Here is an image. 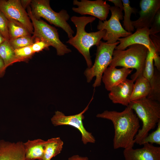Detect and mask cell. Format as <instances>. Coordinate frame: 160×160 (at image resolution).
Wrapping results in <instances>:
<instances>
[{
	"label": "cell",
	"mask_w": 160,
	"mask_h": 160,
	"mask_svg": "<svg viewBox=\"0 0 160 160\" xmlns=\"http://www.w3.org/2000/svg\"><path fill=\"white\" fill-rule=\"evenodd\" d=\"M96 116L112 122L114 129L113 139L114 149L133 148L135 137L140 125L139 118L129 106L121 112L106 110L97 114Z\"/></svg>",
	"instance_id": "1"
},
{
	"label": "cell",
	"mask_w": 160,
	"mask_h": 160,
	"mask_svg": "<svg viewBox=\"0 0 160 160\" xmlns=\"http://www.w3.org/2000/svg\"><path fill=\"white\" fill-rule=\"evenodd\" d=\"M96 18L93 16H72L71 20L76 29V35L66 41L76 48L84 57L88 68L92 65L90 49L92 46L99 44L106 33L105 30H100L95 32L88 33L85 30L86 25L92 23Z\"/></svg>",
	"instance_id": "2"
},
{
	"label": "cell",
	"mask_w": 160,
	"mask_h": 160,
	"mask_svg": "<svg viewBox=\"0 0 160 160\" xmlns=\"http://www.w3.org/2000/svg\"><path fill=\"white\" fill-rule=\"evenodd\" d=\"M128 106L135 111L142 123V127L134 139L135 143L139 144L160 121V103L144 97L131 101Z\"/></svg>",
	"instance_id": "3"
},
{
	"label": "cell",
	"mask_w": 160,
	"mask_h": 160,
	"mask_svg": "<svg viewBox=\"0 0 160 160\" xmlns=\"http://www.w3.org/2000/svg\"><path fill=\"white\" fill-rule=\"evenodd\" d=\"M128 47L126 50L114 49L109 66L135 69V72L131 76V79L135 81L143 75L148 50L145 46L140 44L132 45Z\"/></svg>",
	"instance_id": "4"
},
{
	"label": "cell",
	"mask_w": 160,
	"mask_h": 160,
	"mask_svg": "<svg viewBox=\"0 0 160 160\" xmlns=\"http://www.w3.org/2000/svg\"><path fill=\"white\" fill-rule=\"evenodd\" d=\"M49 0H31L30 5L33 16L37 19L44 18L50 24L60 28L70 39L74 32L67 21L70 15L66 10L62 9L59 12L54 11L51 7Z\"/></svg>",
	"instance_id": "5"
},
{
	"label": "cell",
	"mask_w": 160,
	"mask_h": 160,
	"mask_svg": "<svg viewBox=\"0 0 160 160\" xmlns=\"http://www.w3.org/2000/svg\"><path fill=\"white\" fill-rule=\"evenodd\" d=\"M119 43V41L113 44H108L100 41L97 47L94 63L90 68H87L84 72L88 83L90 82L94 77H96L93 84L94 87L101 85L103 73L111 63L113 51Z\"/></svg>",
	"instance_id": "6"
},
{
	"label": "cell",
	"mask_w": 160,
	"mask_h": 160,
	"mask_svg": "<svg viewBox=\"0 0 160 160\" xmlns=\"http://www.w3.org/2000/svg\"><path fill=\"white\" fill-rule=\"evenodd\" d=\"M28 14L32 21L34 38L43 40L50 46L54 47L57 55L60 56L71 52V50L60 40L57 30L40 19H36L33 15L30 7H28Z\"/></svg>",
	"instance_id": "7"
},
{
	"label": "cell",
	"mask_w": 160,
	"mask_h": 160,
	"mask_svg": "<svg viewBox=\"0 0 160 160\" xmlns=\"http://www.w3.org/2000/svg\"><path fill=\"white\" fill-rule=\"evenodd\" d=\"M111 15L108 20H99L97 26L99 30H105L106 33L103 39L108 44L117 42L121 37H125L132 34L126 31L121 25L120 20H122L123 15L120 9L114 6H111Z\"/></svg>",
	"instance_id": "8"
},
{
	"label": "cell",
	"mask_w": 160,
	"mask_h": 160,
	"mask_svg": "<svg viewBox=\"0 0 160 160\" xmlns=\"http://www.w3.org/2000/svg\"><path fill=\"white\" fill-rule=\"evenodd\" d=\"M93 95L89 103L85 108L80 113L72 115L65 116L62 112L57 111L51 118V121L55 126L68 125L78 129L81 135V140L85 145L88 143H94L95 140L91 132L87 131L84 127L83 120L84 113L88 109L89 105L93 99Z\"/></svg>",
	"instance_id": "9"
},
{
	"label": "cell",
	"mask_w": 160,
	"mask_h": 160,
	"mask_svg": "<svg viewBox=\"0 0 160 160\" xmlns=\"http://www.w3.org/2000/svg\"><path fill=\"white\" fill-rule=\"evenodd\" d=\"M0 11L8 19L15 20L23 24L31 34L33 28L28 13L19 0H0Z\"/></svg>",
	"instance_id": "10"
},
{
	"label": "cell",
	"mask_w": 160,
	"mask_h": 160,
	"mask_svg": "<svg viewBox=\"0 0 160 160\" xmlns=\"http://www.w3.org/2000/svg\"><path fill=\"white\" fill-rule=\"evenodd\" d=\"M73 4L78 7H72V10L75 12L81 15H91L102 21L106 20L111 7L106 1L103 0H74Z\"/></svg>",
	"instance_id": "11"
},
{
	"label": "cell",
	"mask_w": 160,
	"mask_h": 160,
	"mask_svg": "<svg viewBox=\"0 0 160 160\" xmlns=\"http://www.w3.org/2000/svg\"><path fill=\"white\" fill-rule=\"evenodd\" d=\"M140 6V17L136 20L132 21V24L137 29L150 28L154 16L160 9V0H141Z\"/></svg>",
	"instance_id": "12"
},
{
	"label": "cell",
	"mask_w": 160,
	"mask_h": 160,
	"mask_svg": "<svg viewBox=\"0 0 160 160\" xmlns=\"http://www.w3.org/2000/svg\"><path fill=\"white\" fill-rule=\"evenodd\" d=\"M149 29L146 28L137 29L133 33L119 39L118 41L119 43L115 49L124 50L132 45L140 44L145 46L149 51L153 50L157 52L155 46L150 38Z\"/></svg>",
	"instance_id": "13"
},
{
	"label": "cell",
	"mask_w": 160,
	"mask_h": 160,
	"mask_svg": "<svg viewBox=\"0 0 160 160\" xmlns=\"http://www.w3.org/2000/svg\"><path fill=\"white\" fill-rule=\"evenodd\" d=\"M143 148L134 149L131 148L124 149L125 160H160V147L152 144H144Z\"/></svg>",
	"instance_id": "14"
},
{
	"label": "cell",
	"mask_w": 160,
	"mask_h": 160,
	"mask_svg": "<svg viewBox=\"0 0 160 160\" xmlns=\"http://www.w3.org/2000/svg\"><path fill=\"white\" fill-rule=\"evenodd\" d=\"M134 82L132 79H127L112 88L108 94L110 99L114 103L119 104L127 107L130 102Z\"/></svg>",
	"instance_id": "15"
},
{
	"label": "cell",
	"mask_w": 160,
	"mask_h": 160,
	"mask_svg": "<svg viewBox=\"0 0 160 160\" xmlns=\"http://www.w3.org/2000/svg\"><path fill=\"white\" fill-rule=\"evenodd\" d=\"M132 71L130 69L124 67L117 68L109 66L104 72L102 81L104 84L106 89L110 91L112 88L127 79V77Z\"/></svg>",
	"instance_id": "16"
},
{
	"label": "cell",
	"mask_w": 160,
	"mask_h": 160,
	"mask_svg": "<svg viewBox=\"0 0 160 160\" xmlns=\"http://www.w3.org/2000/svg\"><path fill=\"white\" fill-rule=\"evenodd\" d=\"M24 143L0 140V160H25Z\"/></svg>",
	"instance_id": "17"
},
{
	"label": "cell",
	"mask_w": 160,
	"mask_h": 160,
	"mask_svg": "<svg viewBox=\"0 0 160 160\" xmlns=\"http://www.w3.org/2000/svg\"><path fill=\"white\" fill-rule=\"evenodd\" d=\"M45 141L40 139L28 140L24 143L25 159L43 160Z\"/></svg>",
	"instance_id": "18"
},
{
	"label": "cell",
	"mask_w": 160,
	"mask_h": 160,
	"mask_svg": "<svg viewBox=\"0 0 160 160\" xmlns=\"http://www.w3.org/2000/svg\"><path fill=\"white\" fill-rule=\"evenodd\" d=\"M130 99V102L147 97L150 90L149 81L143 75L135 80Z\"/></svg>",
	"instance_id": "19"
},
{
	"label": "cell",
	"mask_w": 160,
	"mask_h": 160,
	"mask_svg": "<svg viewBox=\"0 0 160 160\" xmlns=\"http://www.w3.org/2000/svg\"><path fill=\"white\" fill-rule=\"evenodd\" d=\"M63 142L60 137L50 138L45 141L43 160H51L62 151Z\"/></svg>",
	"instance_id": "20"
},
{
	"label": "cell",
	"mask_w": 160,
	"mask_h": 160,
	"mask_svg": "<svg viewBox=\"0 0 160 160\" xmlns=\"http://www.w3.org/2000/svg\"><path fill=\"white\" fill-rule=\"evenodd\" d=\"M0 56L4 61L6 69L13 63L19 62L15 56L14 49L8 40H6L0 45Z\"/></svg>",
	"instance_id": "21"
},
{
	"label": "cell",
	"mask_w": 160,
	"mask_h": 160,
	"mask_svg": "<svg viewBox=\"0 0 160 160\" xmlns=\"http://www.w3.org/2000/svg\"><path fill=\"white\" fill-rule=\"evenodd\" d=\"M8 29L9 39L31 36V34L23 24L13 19H8Z\"/></svg>",
	"instance_id": "22"
},
{
	"label": "cell",
	"mask_w": 160,
	"mask_h": 160,
	"mask_svg": "<svg viewBox=\"0 0 160 160\" xmlns=\"http://www.w3.org/2000/svg\"><path fill=\"white\" fill-rule=\"evenodd\" d=\"M150 90L147 98L160 102V71L154 68L153 75L149 81Z\"/></svg>",
	"instance_id": "23"
},
{
	"label": "cell",
	"mask_w": 160,
	"mask_h": 160,
	"mask_svg": "<svg viewBox=\"0 0 160 160\" xmlns=\"http://www.w3.org/2000/svg\"><path fill=\"white\" fill-rule=\"evenodd\" d=\"M123 6L124 15L123 16V25L127 31L132 32L134 31V27L132 23L130 17L132 14H136L137 10L136 8L132 7L129 0H122Z\"/></svg>",
	"instance_id": "24"
},
{
	"label": "cell",
	"mask_w": 160,
	"mask_h": 160,
	"mask_svg": "<svg viewBox=\"0 0 160 160\" xmlns=\"http://www.w3.org/2000/svg\"><path fill=\"white\" fill-rule=\"evenodd\" d=\"M155 52L153 50L148 51L143 73V76L149 81L153 76L154 71L153 57Z\"/></svg>",
	"instance_id": "25"
},
{
	"label": "cell",
	"mask_w": 160,
	"mask_h": 160,
	"mask_svg": "<svg viewBox=\"0 0 160 160\" xmlns=\"http://www.w3.org/2000/svg\"><path fill=\"white\" fill-rule=\"evenodd\" d=\"M34 38L32 36H24L9 40V42L15 50L31 46L34 43Z\"/></svg>",
	"instance_id": "26"
},
{
	"label": "cell",
	"mask_w": 160,
	"mask_h": 160,
	"mask_svg": "<svg viewBox=\"0 0 160 160\" xmlns=\"http://www.w3.org/2000/svg\"><path fill=\"white\" fill-rule=\"evenodd\" d=\"M157 125V129L151 133L148 134L141 142L139 145H143L146 143L160 145V121L158 122Z\"/></svg>",
	"instance_id": "27"
},
{
	"label": "cell",
	"mask_w": 160,
	"mask_h": 160,
	"mask_svg": "<svg viewBox=\"0 0 160 160\" xmlns=\"http://www.w3.org/2000/svg\"><path fill=\"white\" fill-rule=\"evenodd\" d=\"M15 56L19 62L25 61L32 57L34 54L31 46L14 50Z\"/></svg>",
	"instance_id": "28"
},
{
	"label": "cell",
	"mask_w": 160,
	"mask_h": 160,
	"mask_svg": "<svg viewBox=\"0 0 160 160\" xmlns=\"http://www.w3.org/2000/svg\"><path fill=\"white\" fill-rule=\"evenodd\" d=\"M0 33L6 40H9V37L8 29V19L0 11Z\"/></svg>",
	"instance_id": "29"
},
{
	"label": "cell",
	"mask_w": 160,
	"mask_h": 160,
	"mask_svg": "<svg viewBox=\"0 0 160 160\" xmlns=\"http://www.w3.org/2000/svg\"><path fill=\"white\" fill-rule=\"evenodd\" d=\"M150 35L157 34L160 31V9L157 12L149 29Z\"/></svg>",
	"instance_id": "30"
},
{
	"label": "cell",
	"mask_w": 160,
	"mask_h": 160,
	"mask_svg": "<svg viewBox=\"0 0 160 160\" xmlns=\"http://www.w3.org/2000/svg\"><path fill=\"white\" fill-rule=\"evenodd\" d=\"M35 38V41L31 45L33 52H39L45 49H48L50 47L48 44L45 41L37 38Z\"/></svg>",
	"instance_id": "31"
},
{
	"label": "cell",
	"mask_w": 160,
	"mask_h": 160,
	"mask_svg": "<svg viewBox=\"0 0 160 160\" xmlns=\"http://www.w3.org/2000/svg\"><path fill=\"white\" fill-rule=\"evenodd\" d=\"M150 38L156 48L157 52L159 53L160 52V36L156 34L150 36Z\"/></svg>",
	"instance_id": "32"
},
{
	"label": "cell",
	"mask_w": 160,
	"mask_h": 160,
	"mask_svg": "<svg viewBox=\"0 0 160 160\" xmlns=\"http://www.w3.org/2000/svg\"><path fill=\"white\" fill-rule=\"evenodd\" d=\"M153 61H154V65L158 71H160V57L159 53L155 52L153 57Z\"/></svg>",
	"instance_id": "33"
},
{
	"label": "cell",
	"mask_w": 160,
	"mask_h": 160,
	"mask_svg": "<svg viewBox=\"0 0 160 160\" xmlns=\"http://www.w3.org/2000/svg\"><path fill=\"white\" fill-rule=\"evenodd\" d=\"M113 3L114 6L119 8L121 11L123 10V6L121 0H108Z\"/></svg>",
	"instance_id": "34"
},
{
	"label": "cell",
	"mask_w": 160,
	"mask_h": 160,
	"mask_svg": "<svg viewBox=\"0 0 160 160\" xmlns=\"http://www.w3.org/2000/svg\"><path fill=\"white\" fill-rule=\"evenodd\" d=\"M68 160H89V159L86 156H81L78 155H75L69 157Z\"/></svg>",
	"instance_id": "35"
},
{
	"label": "cell",
	"mask_w": 160,
	"mask_h": 160,
	"mask_svg": "<svg viewBox=\"0 0 160 160\" xmlns=\"http://www.w3.org/2000/svg\"><path fill=\"white\" fill-rule=\"evenodd\" d=\"M6 69L4 61L0 56V72L3 76L5 73Z\"/></svg>",
	"instance_id": "36"
},
{
	"label": "cell",
	"mask_w": 160,
	"mask_h": 160,
	"mask_svg": "<svg viewBox=\"0 0 160 160\" xmlns=\"http://www.w3.org/2000/svg\"><path fill=\"white\" fill-rule=\"evenodd\" d=\"M20 1L23 7L25 9L27 7L29 6V5L30 4L31 0H20Z\"/></svg>",
	"instance_id": "37"
},
{
	"label": "cell",
	"mask_w": 160,
	"mask_h": 160,
	"mask_svg": "<svg viewBox=\"0 0 160 160\" xmlns=\"http://www.w3.org/2000/svg\"><path fill=\"white\" fill-rule=\"evenodd\" d=\"M6 39L0 33V45L3 43Z\"/></svg>",
	"instance_id": "38"
},
{
	"label": "cell",
	"mask_w": 160,
	"mask_h": 160,
	"mask_svg": "<svg viewBox=\"0 0 160 160\" xmlns=\"http://www.w3.org/2000/svg\"><path fill=\"white\" fill-rule=\"evenodd\" d=\"M2 76H3V75L1 74V73L0 72V78Z\"/></svg>",
	"instance_id": "39"
},
{
	"label": "cell",
	"mask_w": 160,
	"mask_h": 160,
	"mask_svg": "<svg viewBox=\"0 0 160 160\" xmlns=\"http://www.w3.org/2000/svg\"></svg>",
	"instance_id": "40"
}]
</instances>
